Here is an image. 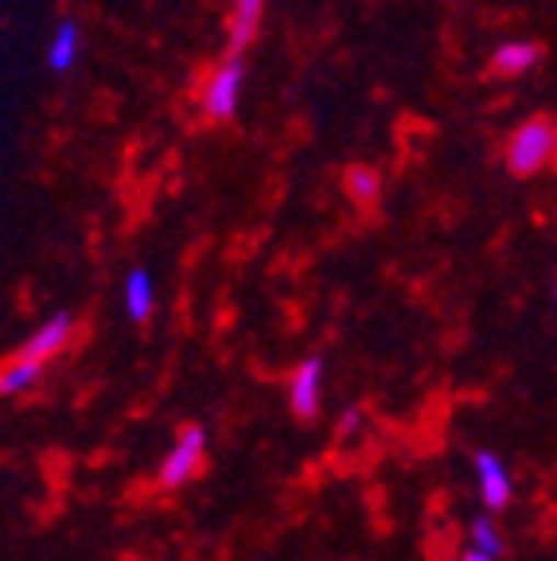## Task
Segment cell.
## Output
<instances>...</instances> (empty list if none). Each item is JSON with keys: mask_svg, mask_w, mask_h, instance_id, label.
Masks as SVG:
<instances>
[{"mask_svg": "<svg viewBox=\"0 0 557 561\" xmlns=\"http://www.w3.org/2000/svg\"><path fill=\"white\" fill-rule=\"evenodd\" d=\"M70 340H75V316L55 312L47 324H39L32 335H27V343L20 347V355H32V359H39V363H52L55 355H62V351L70 347Z\"/></svg>", "mask_w": 557, "mask_h": 561, "instance_id": "5b68a950", "label": "cell"}, {"mask_svg": "<svg viewBox=\"0 0 557 561\" xmlns=\"http://www.w3.org/2000/svg\"><path fill=\"white\" fill-rule=\"evenodd\" d=\"M79 55H82L79 20H59L55 32H52V39H47V67H52L55 75H67V70H75Z\"/></svg>", "mask_w": 557, "mask_h": 561, "instance_id": "ba28073f", "label": "cell"}, {"mask_svg": "<svg viewBox=\"0 0 557 561\" xmlns=\"http://www.w3.org/2000/svg\"><path fill=\"white\" fill-rule=\"evenodd\" d=\"M44 367L47 363L32 359V355H12V359L0 367V398H16V394L35 390L39 378H44Z\"/></svg>", "mask_w": 557, "mask_h": 561, "instance_id": "30bf717a", "label": "cell"}, {"mask_svg": "<svg viewBox=\"0 0 557 561\" xmlns=\"http://www.w3.org/2000/svg\"><path fill=\"white\" fill-rule=\"evenodd\" d=\"M343 192L355 207H375L383 199V172L375 164H351L343 172Z\"/></svg>", "mask_w": 557, "mask_h": 561, "instance_id": "8fae6325", "label": "cell"}, {"mask_svg": "<svg viewBox=\"0 0 557 561\" xmlns=\"http://www.w3.org/2000/svg\"><path fill=\"white\" fill-rule=\"evenodd\" d=\"M476 483H479V500H484V507L499 511L511 503L514 480L496 453H476Z\"/></svg>", "mask_w": 557, "mask_h": 561, "instance_id": "8992f818", "label": "cell"}, {"mask_svg": "<svg viewBox=\"0 0 557 561\" xmlns=\"http://www.w3.org/2000/svg\"><path fill=\"white\" fill-rule=\"evenodd\" d=\"M320 398H323V363L305 359L288 375V405H293L296 417L308 421L320 413Z\"/></svg>", "mask_w": 557, "mask_h": 561, "instance_id": "277c9868", "label": "cell"}, {"mask_svg": "<svg viewBox=\"0 0 557 561\" xmlns=\"http://www.w3.org/2000/svg\"><path fill=\"white\" fill-rule=\"evenodd\" d=\"M503 546H507L503 535H499V526L491 523V518H476V523H471V550L499 558V553H503Z\"/></svg>", "mask_w": 557, "mask_h": 561, "instance_id": "4fadbf2b", "label": "cell"}, {"mask_svg": "<svg viewBox=\"0 0 557 561\" xmlns=\"http://www.w3.org/2000/svg\"><path fill=\"white\" fill-rule=\"evenodd\" d=\"M265 4L270 0H235V9L227 16V39L230 51H246V47L258 39V27H262Z\"/></svg>", "mask_w": 557, "mask_h": 561, "instance_id": "9c48e42d", "label": "cell"}, {"mask_svg": "<svg viewBox=\"0 0 557 561\" xmlns=\"http://www.w3.org/2000/svg\"><path fill=\"white\" fill-rule=\"evenodd\" d=\"M152 308H157V280H152L148 270H133L125 277V316L145 324L148 316H152Z\"/></svg>", "mask_w": 557, "mask_h": 561, "instance_id": "7c38bea8", "label": "cell"}, {"mask_svg": "<svg viewBox=\"0 0 557 561\" xmlns=\"http://www.w3.org/2000/svg\"><path fill=\"white\" fill-rule=\"evenodd\" d=\"M203 456H207V433H203V425H187L175 437L172 453L164 456V465H160V488H183L187 480H195L203 468Z\"/></svg>", "mask_w": 557, "mask_h": 561, "instance_id": "3957f363", "label": "cell"}, {"mask_svg": "<svg viewBox=\"0 0 557 561\" xmlns=\"http://www.w3.org/2000/svg\"><path fill=\"white\" fill-rule=\"evenodd\" d=\"M461 561H499V558H491V553H479V550H471V546H468V553H464Z\"/></svg>", "mask_w": 557, "mask_h": 561, "instance_id": "9a60e30c", "label": "cell"}, {"mask_svg": "<svg viewBox=\"0 0 557 561\" xmlns=\"http://www.w3.org/2000/svg\"><path fill=\"white\" fill-rule=\"evenodd\" d=\"M554 152H557V125L546 114H534L511 129V137L503 145V164L519 180H531V175L546 172L554 164Z\"/></svg>", "mask_w": 557, "mask_h": 561, "instance_id": "6da1fadb", "label": "cell"}, {"mask_svg": "<svg viewBox=\"0 0 557 561\" xmlns=\"http://www.w3.org/2000/svg\"><path fill=\"white\" fill-rule=\"evenodd\" d=\"M359 421H363V410H348V417H343V425H340V433L348 437V433H355L359 430Z\"/></svg>", "mask_w": 557, "mask_h": 561, "instance_id": "5bb4252c", "label": "cell"}, {"mask_svg": "<svg viewBox=\"0 0 557 561\" xmlns=\"http://www.w3.org/2000/svg\"><path fill=\"white\" fill-rule=\"evenodd\" d=\"M538 62H542V44H534V39H503L491 51L488 70L499 75V79H523Z\"/></svg>", "mask_w": 557, "mask_h": 561, "instance_id": "52a82bcc", "label": "cell"}, {"mask_svg": "<svg viewBox=\"0 0 557 561\" xmlns=\"http://www.w3.org/2000/svg\"><path fill=\"white\" fill-rule=\"evenodd\" d=\"M242 90H246V62L238 51H230L227 59H218L215 67L200 79L195 90V105L207 122H230L242 105Z\"/></svg>", "mask_w": 557, "mask_h": 561, "instance_id": "7a4b0ae2", "label": "cell"}]
</instances>
